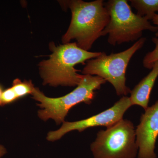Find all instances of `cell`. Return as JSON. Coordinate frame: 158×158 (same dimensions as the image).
Returning <instances> with one entry per match:
<instances>
[{
  "mask_svg": "<svg viewBox=\"0 0 158 158\" xmlns=\"http://www.w3.org/2000/svg\"><path fill=\"white\" fill-rule=\"evenodd\" d=\"M72 12L70 25L62 38L63 44L76 40L80 48L88 51L94 43L102 37L110 16L103 0L85 2L82 0L65 2Z\"/></svg>",
  "mask_w": 158,
  "mask_h": 158,
  "instance_id": "obj_1",
  "label": "cell"
},
{
  "mask_svg": "<svg viewBox=\"0 0 158 158\" xmlns=\"http://www.w3.org/2000/svg\"><path fill=\"white\" fill-rule=\"evenodd\" d=\"M51 54L48 60L39 64L40 72L43 85L53 87L59 85L75 87L80 83L82 75L75 66L86 65L85 62L99 56L102 52H91L79 48L76 42L55 46L51 44Z\"/></svg>",
  "mask_w": 158,
  "mask_h": 158,
  "instance_id": "obj_2",
  "label": "cell"
},
{
  "mask_svg": "<svg viewBox=\"0 0 158 158\" xmlns=\"http://www.w3.org/2000/svg\"><path fill=\"white\" fill-rule=\"evenodd\" d=\"M106 82L100 77L90 75H82L76 88L70 93L56 98L46 96L38 88H34L32 94L33 98L39 102L37 106L41 108L38 116L44 121L53 119L57 125L63 123L72 108L76 105L85 103L90 104L95 97L96 90Z\"/></svg>",
  "mask_w": 158,
  "mask_h": 158,
  "instance_id": "obj_3",
  "label": "cell"
},
{
  "mask_svg": "<svg viewBox=\"0 0 158 158\" xmlns=\"http://www.w3.org/2000/svg\"><path fill=\"white\" fill-rule=\"evenodd\" d=\"M105 6L110 19L102 36L108 35V42L111 45L137 41L141 38L144 31H157V27L145 18L135 14L126 0H110L105 2Z\"/></svg>",
  "mask_w": 158,
  "mask_h": 158,
  "instance_id": "obj_4",
  "label": "cell"
},
{
  "mask_svg": "<svg viewBox=\"0 0 158 158\" xmlns=\"http://www.w3.org/2000/svg\"><path fill=\"white\" fill-rule=\"evenodd\" d=\"M146 40V38L141 37L129 48L117 53L107 55L102 52L99 56L88 61L82 73L100 77L113 85L118 96H126L131 91L126 85L128 65L134 54L142 48Z\"/></svg>",
  "mask_w": 158,
  "mask_h": 158,
  "instance_id": "obj_5",
  "label": "cell"
},
{
  "mask_svg": "<svg viewBox=\"0 0 158 158\" xmlns=\"http://www.w3.org/2000/svg\"><path fill=\"white\" fill-rule=\"evenodd\" d=\"M132 123L122 119L99 131L90 146L94 158H135L138 149Z\"/></svg>",
  "mask_w": 158,
  "mask_h": 158,
  "instance_id": "obj_6",
  "label": "cell"
},
{
  "mask_svg": "<svg viewBox=\"0 0 158 158\" xmlns=\"http://www.w3.org/2000/svg\"><path fill=\"white\" fill-rule=\"evenodd\" d=\"M131 106L130 97L123 96L110 109L94 116L77 121H64L59 129L48 134L47 139L51 141H57L65 134L73 131L81 132L89 128L95 127H110L122 119L124 113Z\"/></svg>",
  "mask_w": 158,
  "mask_h": 158,
  "instance_id": "obj_7",
  "label": "cell"
},
{
  "mask_svg": "<svg viewBox=\"0 0 158 158\" xmlns=\"http://www.w3.org/2000/svg\"><path fill=\"white\" fill-rule=\"evenodd\" d=\"M138 158H156L155 149L158 136V100L148 107L135 130Z\"/></svg>",
  "mask_w": 158,
  "mask_h": 158,
  "instance_id": "obj_8",
  "label": "cell"
},
{
  "mask_svg": "<svg viewBox=\"0 0 158 158\" xmlns=\"http://www.w3.org/2000/svg\"><path fill=\"white\" fill-rule=\"evenodd\" d=\"M158 77V61L154 64L151 71L131 91L132 105H138L144 110L148 107L150 96Z\"/></svg>",
  "mask_w": 158,
  "mask_h": 158,
  "instance_id": "obj_9",
  "label": "cell"
},
{
  "mask_svg": "<svg viewBox=\"0 0 158 158\" xmlns=\"http://www.w3.org/2000/svg\"><path fill=\"white\" fill-rule=\"evenodd\" d=\"M131 6L137 11V15L152 20L158 12V0H131Z\"/></svg>",
  "mask_w": 158,
  "mask_h": 158,
  "instance_id": "obj_10",
  "label": "cell"
},
{
  "mask_svg": "<svg viewBox=\"0 0 158 158\" xmlns=\"http://www.w3.org/2000/svg\"><path fill=\"white\" fill-rule=\"evenodd\" d=\"M34 88L35 87L31 81L22 82L19 79H15L11 86V88L18 99L23 97L27 94H32Z\"/></svg>",
  "mask_w": 158,
  "mask_h": 158,
  "instance_id": "obj_11",
  "label": "cell"
},
{
  "mask_svg": "<svg viewBox=\"0 0 158 158\" xmlns=\"http://www.w3.org/2000/svg\"><path fill=\"white\" fill-rule=\"evenodd\" d=\"M152 41L155 45L153 50L148 53L144 57L143 60V65L144 68L152 69L154 64L158 61V38H152Z\"/></svg>",
  "mask_w": 158,
  "mask_h": 158,
  "instance_id": "obj_12",
  "label": "cell"
},
{
  "mask_svg": "<svg viewBox=\"0 0 158 158\" xmlns=\"http://www.w3.org/2000/svg\"><path fill=\"white\" fill-rule=\"evenodd\" d=\"M18 99L12 88H9L3 90L0 98V106L10 104Z\"/></svg>",
  "mask_w": 158,
  "mask_h": 158,
  "instance_id": "obj_13",
  "label": "cell"
},
{
  "mask_svg": "<svg viewBox=\"0 0 158 158\" xmlns=\"http://www.w3.org/2000/svg\"><path fill=\"white\" fill-rule=\"evenodd\" d=\"M153 23L157 28V31L155 34L156 37L158 38V14H156L152 20Z\"/></svg>",
  "mask_w": 158,
  "mask_h": 158,
  "instance_id": "obj_14",
  "label": "cell"
},
{
  "mask_svg": "<svg viewBox=\"0 0 158 158\" xmlns=\"http://www.w3.org/2000/svg\"><path fill=\"white\" fill-rule=\"evenodd\" d=\"M7 153V149L3 145L0 144V158L4 156Z\"/></svg>",
  "mask_w": 158,
  "mask_h": 158,
  "instance_id": "obj_15",
  "label": "cell"
},
{
  "mask_svg": "<svg viewBox=\"0 0 158 158\" xmlns=\"http://www.w3.org/2000/svg\"><path fill=\"white\" fill-rule=\"evenodd\" d=\"M3 90H3L2 87V85H0V98H1V95H2Z\"/></svg>",
  "mask_w": 158,
  "mask_h": 158,
  "instance_id": "obj_16",
  "label": "cell"
}]
</instances>
